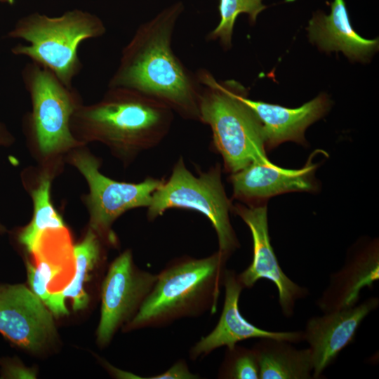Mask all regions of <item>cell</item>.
<instances>
[{
    "label": "cell",
    "instance_id": "6da1fadb",
    "mask_svg": "<svg viewBox=\"0 0 379 379\" xmlns=\"http://www.w3.org/2000/svg\"><path fill=\"white\" fill-rule=\"evenodd\" d=\"M181 3L140 25L123 48L108 88L131 89L157 100L187 120L199 121L201 84L176 56L171 41Z\"/></svg>",
    "mask_w": 379,
    "mask_h": 379
},
{
    "label": "cell",
    "instance_id": "7a4b0ae2",
    "mask_svg": "<svg viewBox=\"0 0 379 379\" xmlns=\"http://www.w3.org/2000/svg\"><path fill=\"white\" fill-rule=\"evenodd\" d=\"M173 111L137 91L108 88L98 102L81 105L71 119L74 135L100 142L125 162L152 149L168 135Z\"/></svg>",
    "mask_w": 379,
    "mask_h": 379
},
{
    "label": "cell",
    "instance_id": "3957f363",
    "mask_svg": "<svg viewBox=\"0 0 379 379\" xmlns=\"http://www.w3.org/2000/svg\"><path fill=\"white\" fill-rule=\"evenodd\" d=\"M230 258L218 250L204 258L171 260L157 274L151 292L125 330L162 328L182 318L215 314Z\"/></svg>",
    "mask_w": 379,
    "mask_h": 379
},
{
    "label": "cell",
    "instance_id": "277c9868",
    "mask_svg": "<svg viewBox=\"0 0 379 379\" xmlns=\"http://www.w3.org/2000/svg\"><path fill=\"white\" fill-rule=\"evenodd\" d=\"M196 74L201 84L199 121L211 128L225 171L234 173L253 162H269L262 124L243 100L248 89L234 80L217 81L206 69Z\"/></svg>",
    "mask_w": 379,
    "mask_h": 379
},
{
    "label": "cell",
    "instance_id": "5b68a950",
    "mask_svg": "<svg viewBox=\"0 0 379 379\" xmlns=\"http://www.w3.org/2000/svg\"><path fill=\"white\" fill-rule=\"evenodd\" d=\"M105 32L106 27L98 17L74 9L53 18L38 13L29 14L20 19L6 37L29 43L13 46V54L29 58L71 87L83 67L78 55L79 44Z\"/></svg>",
    "mask_w": 379,
    "mask_h": 379
},
{
    "label": "cell",
    "instance_id": "8992f818",
    "mask_svg": "<svg viewBox=\"0 0 379 379\" xmlns=\"http://www.w3.org/2000/svg\"><path fill=\"white\" fill-rule=\"evenodd\" d=\"M232 208L222 182L220 164L195 176L180 157L168 179L154 192L147 215L152 221L170 208L198 211L211 222L217 234L218 251L230 257L240 246L230 222Z\"/></svg>",
    "mask_w": 379,
    "mask_h": 379
},
{
    "label": "cell",
    "instance_id": "52a82bcc",
    "mask_svg": "<svg viewBox=\"0 0 379 379\" xmlns=\"http://www.w3.org/2000/svg\"><path fill=\"white\" fill-rule=\"evenodd\" d=\"M22 79L32 102L27 128L41 152L51 154L79 145L71 129L72 117L83 105L78 91L33 62L25 65Z\"/></svg>",
    "mask_w": 379,
    "mask_h": 379
},
{
    "label": "cell",
    "instance_id": "ba28073f",
    "mask_svg": "<svg viewBox=\"0 0 379 379\" xmlns=\"http://www.w3.org/2000/svg\"><path fill=\"white\" fill-rule=\"evenodd\" d=\"M70 161L88 184L90 229L113 245L117 242L112 230L114 222L130 209L148 207L154 192L165 180L153 177L138 183L114 180L102 175L97 159L84 152H74Z\"/></svg>",
    "mask_w": 379,
    "mask_h": 379
},
{
    "label": "cell",
    "instance_id": "9c48e42d",
    "mask_svg": "<svg viewBox=\"0 0 379 379\" xmlns=\"http://www.w3.org/2000/svg\"><path fill=\"white\" fill-rule=\"evenodd\" d=\"M157 274L141 270L126 250L111 263L101 286V312L97 330L99 345L105 346L117 330L138 313L151 292Z\"/></svg>",
    "mask_w": 379,
    "mask_h": 379
},
{
    "label": "cell",
    "instance_id": "30bf717a",
    "mask_svg": "<svg viewBox=\"0 0 379 379\" xmlns=\"http://www.w3.org/2000/svg\"><path fill=\"white\" fill-rule=\"evenodd\" d=\"M232 211L239 215L249 227L253 238V255L250 265L238 275L244 288H251L260 279L272 281L277 286L279 303L283 314L293 316L296 301L305 298L308 289L291 279L281 268L271 246L268 231L267 206L236 204Z\"/></svg>",
    "mask_w": 379,
    "mask_h": 379
},
{
    "label": "cell",
    "instance_id": "8fae6325",
    "mask_svg": "<svg viewBox=\"0 0 379 379\" xmlns=\"http://www.w3.org/2000/svg\"><path fill=\"white\" fill-rule=\"evenodd\" d=\"M0 333L13 345L36 352L53 339L55 328L50 310L30 288L0 284Z\"/></svg>",
    "mask_w": 379,
    "mask_h": 379
},
{
    "label": "cell",
    "instance_id": "7c38bea8",
    "mask_svg": "<svg viewBox=\"0 0 379 379\" xmlns=\"http://www.w3.org/2000/svg\"><path fill=\"white\" fill-rule=\"evenodd\" d=\"M378 305V298L369 297L354 306L307 320L303 336L311 351L313 378H321L323 371L354 341L364 319Z\"/></svg>",
    "mask_w": 379,
    "mask_h": 379
},
{
    "label": "cell",
    "instance_id": "4fadbf2b",
    "mask_svg": "<svg viewBox=\"0 0 379 379\" xmlns=\"http://www.w3.org/2000/svg\"><path fill=\"white\" fill-rule=\"evenodd\" d=\"M225 301L215 327L201 337L189 351L192 361L205 357L222 347L231 348L251 338H272L298 343L304 340L303 331H269L248 322L239 310V299L244 289L234 270L227 269L223 283Z\"/></svg>",
    "mask_w": 379,
    "mask_h": 379
},
{
    "label": "cell",
    "instance_id": "5bb4252c",
    "mask_svg": "<svg viewBox=\"0 0 379 379\" xmlns=\"http://www.w3.org/2000/svg\"><path fill=\"white\" fill-rule=\"evenodd\" d=\"M313 152L305 165L299 169H286L272 162H253L231 173L233 197L246 205L262 203L269 197L290 192H310L317 189L312 162Z\"/></svg>",
    "mask_w": 379,
    "mask_h": 379
},
{
    "label": "cell",
    "instance_id": "9a60e30c",
    "mask_svg": "<svg viewBox=\"0 0 379 379\" xmlns=\"http://www.w3.org/2000/svg\"><path fill=\"white\" fill-rule=\"evenodd\" d=\"M379 278V249L375 239L350 252L343 266L330 276L326 288L317 301L324 313L359 302L361 291Z\"/></svg>",
    "mask_w": 379,
    "mask_h": 379
},
{
    "label": "cell",
    "instance_id": "2e32d148",
    "mask_svg": "<svg viewBox=\"0 0 379 379\" xmlns=\"http://www.w3.org/2000/svg\"><path fill=\"white\" fill-rule=\"evenodd\" d=\"M244 102L260 119L265 138V149L270 150L286 141L305 143V129L321 118L329 109L331 102L325 93L297 108L251 100L248 94Z\"/></svg>",
    "mask_w": 379,
    "mask_h": 379
},
{
    "label": "cell",
    "instance_id": "e0dca14e",
    "mask_svg": "<svg viewBox=\"0 0 379 379\" xmlns=\"http://www.w3.org/2000/svg\"><path fill=\"white\" fill-rule=\"evenodd\" d=\"M310 41L326 53L342 51L352 61L367 62L378 49V39H367L353 29L344 0L331 4V13L314 14L306 28Z\"/></svg>",
    "mask_w": 379,
    "mask_h": 379
},
{
    "label": "cell",
    "instance_id": "ac0fdd59",
    "mask_svg": "<svg viewBox=\"0 0 379 379\" xmlns=\"http://www.w3.org/2000/svg\"><path fill=\"white\" fill-rule=\"evenodd\" d=\"M252 347L256 354L259 379H311L313 365L310 348L297 349L292 343L259 338Z\"/></svg>",
    "mask_w": 379,
    "mask_h": 379
},
{
    "label": "cell",
    "instance_id": "d6986e66",
    "mask_svg": "<svg viewBox=\"0 0 379 379\" xmlns=\"http://www.w3.org/2000/svg\"><path fill=\"white\" fill-rule=\"evenodd\" d=\"M99 236L89 229L83 240L72 248L74 258V274L71 281L59 291L62 298H70L74 311L86 308L89 296L84 289L91 273L101 258V245Z\"/></svg>",
    "mask_w": 379,
    "mask_h": 379
},
{
    "label": "cell",
    "instance_id": "ffe728a7",
    "mask_svg": "<svg viewBox=\"0 0 379 379\" xmlns=\"http://www.w3.org/2000/svg\"><path fill=\"white\" fill-rule=\"evenodd\" d=\"M50 190L51 180L46 175L32 193L34 201L32 220L18 234V242L31 253L36 248L45 232L65 229L62 218L51 204Z\"/></svg>",
    "mask_w": 379,
    "mask_h": 379
},
{
    "label": "cell",
    "instance_id": "44dd1931",
    "mask_svg": "<svg viewBox=\"0 0 379 379\" xmlns=\"http://www.w3.org/2000/svg\"><path fill=\"white\" fill-rule=\"evenodd\" d=\"M36 257V265L26 260L28 283L30 290L41 300L46 307L55 316L69 314L65 300L58 291H49V285L62 272V267L50 258L41 248L32 253Z\"/></svg>",
    "mask_w": 379,
    "mask_h": 379
},
{
    "label": "cell",
    "instance_id": "7402d4cb",
    "mask_svg": "<svg viewBox=\"0 0 379 379\" xmlns=\"http://www.w3.org/2000/svg\"><path fill=\"white\" fill-rule=\"evenodd\" d=\"M262 0H219L220 20L217 27L206 36L208 40L218 39L225 49L232 46V36L235 21L239 15L246 13L253 25L258 15L267 8Z\"/></svg>",
    "mask_w": 379,
    "mask_h": 379
},
{
    "label": "cell",
    "instance_id": "603a6c76",
    "mask_svg": "<svg viewBox=\"0 0 379 379\" xmlns=\"http://www.w3.org/2000/svg\"><path fill=\"white\" fill-rule=\"evenodd\" d=\"M260 370L253 348L235 345L226 347L218 378L221 379H259Z\"/></svg>",
    "mask_w": 379,
    "mask_h": 379
},
{
    "label": "cell",
    "instance_id": "cb8c5ba5",
    "mask_svg": "<svg viewBox=\"0 0 379 379\" xmlns=\"http://www.w3.org/2000/svg\"><path fill=\"white\" fill-rule=\"evenodd\" d=\"M1 378H30V371L23 367L18 361L13 359H5L0 361Z\"/></svg>",
    "mask_w": 379,
    "mask_h": 379
},
{
    "label": "cell",
    "instance_id": "d4e9b609",
    "mask_svg": "<svg viewBox=\"0 0 379 379\" xmlns=\"http://www.w3.org/2000/svg\"><path fill=\"white\" fill-rule=\"evenodd\" d=\"M13 141V137L6 127L0 122V145L7 146Z\"/></svg>",
    "mask_w": 379,
    "mask_h": 379
},
{
    "label": "cell",
    "instance_id": "484cf974",
    "mask_svg": "<svg viewBox=\"0 0 379 379\" xmlns=\"http://www.w3.org/2000/svg\"><path fill=\"white\" fill-rule=\"evenodd\" d=\"M0 2L8 4L9 5H13L15 4V0H0Z\"/></svg>",
    "mask_w": 379,
    "mask_h": 379
},
{
    "label": "cell",
    "instance_id": "4316f807",
    "mask_svg": "<svg viewBox=\"0 0 379 379\" xmlns=\"http://www.w3.org/2000/svg\"><path fill=\"white\" fill-rule=\"evenodd\" d=\"M6 231L5 227L0 222V234H3Z\"/></svg>",
    "mask_w": 379,
    "mask_h": 379
}]
</instances>
